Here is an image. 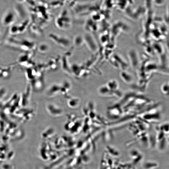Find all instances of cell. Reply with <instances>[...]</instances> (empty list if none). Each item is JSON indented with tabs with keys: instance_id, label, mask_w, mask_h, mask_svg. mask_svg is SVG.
<instances>
[{
	"instance_id": "5b68a950",
	"label": "cell",
	"mask_w": 169,
	"mask_h": 169,
	"mask_svg": "<svg viewBox=\"0 0 169 169\" xmlns=\"http://www.w3.org/2000/svg\"><path fill=\"white\" fill-rule=\"evenodd\" d=\"M161 91L163 94L168 95H169V86L168 82H165L161 86Z\"/></svg>"
},
{
	"instance_id": "7a4b0ae2",
	"label": "cell",
	"mask_w": 169,
	"mask_h": 169,
	"mask_svg": "<svg viewBox=\"0 0 169 169\" xmlns=\"http://www.w3.org/2000/svg\"><path fill=\"white\" fill-rule=\"evenodd\" d=\"M98 92L101 95L105 97H119L122 95L121 92L119 90L113 91L109 89L106 85L100 87L98 89Z\"/></svg>"
},
{
	"instance_id": "8992f818",
	"label": "cell",
	"mask_w": 169,
	"mask_h": 169,
	"mask_svg": "<svg viewBox=\"0 0 169 169\" xmlns=\"http://www.w3.org/2000/svg\"><path fill=\"white\" fill-rule=\"evenodd\" d=\"M159 129H160L161 131H162L164 134H168L169 132L168 123H166L161 125Z\"/></svg>"
},
{
	"instance_id": "3957f363",
	"label": "cell",
	"mask_w": 169,
	"mask_h": 169,
	"mask_svg": "<svg viewBox=\"0 0 169 169\" xmlns=\"http://www.w3.org/2000/svg\"><path fill=\"white\" fill-rule=\"evenodd\" d=\"M106 85L109 89L113 91H116L119 90V84L115 79L110 80L107 83Z\"/></svg>"
},
{
	"instance_id": "6da1fadb",
	"label": "cell",
	"mask_w": 169,
	"mask_h": 169,
	"mask_svg": "<svg viewBox=\"0 0 169 169\" xmlns=\"http://www.w3.org/2000/svg\"><path fill=\"white\" fill-rule=\"evenodd\" d=\"M122 113V110L119 105L111 106L108 109L107 114L109 118L111 120L116 119L119 118Z\"/></svg>"
},
{
	"instance_id": "277c9868",
	"label": "cell",
	"mask_w": 169,
	"mask_h": 169,
	"mask_svg": "<svg viewBox=\"0 0 169 169\" xmlns=\"http://www.w3.org/2000/svg\"><path fill=\"white\" fill-rule=\"evenodd\" d=\"M121 79L126 83H131L132 81L133 78L131 74L125 71H123L120 74Z\"/></svg>"
}]
</instances>
